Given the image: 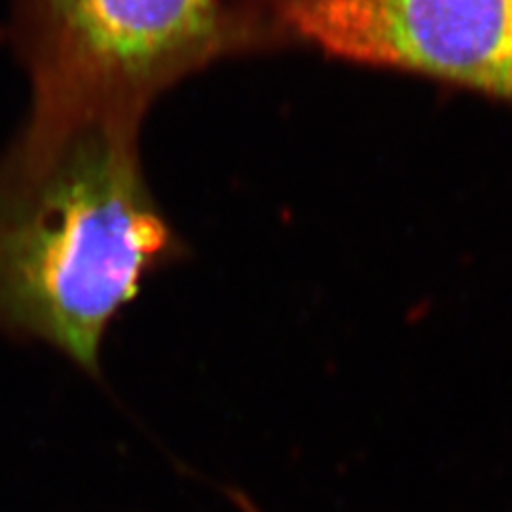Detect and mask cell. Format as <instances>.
<instances>
[{
  "label": "cell",
  "mask_w": 512,
  "mask_h": 512,
  "mask_svg": "<svg viewBox=\"0 0 512 512\" xmlns=\"http://www.w3.org/2000/svg\"><path fill=\"white\" fill-rule=\"evenodd\" d=\"M236 501H238L239 507H241V511L243 512H258L255 507H253V503L247 499V497H243V495H236Z\"/></svg>",
  "instance_id": "cell-4"
},
{
  "label": "cell",
  "mask_w": 512,
  "mask_h": 512,
  "mask_svg": "<svg viewBox=\"0 0 512 512\" xmlns=\"http://www.w3.org/2000/svg\"><path fill=\"white\" fill-rule=\"evenodd\" d=\"M217 0H12L33 110L137 116L215 31Z\"/></svg>",
  "instance_id": "cell-2"
},
{
  "label": "cell",
  "mask_w": 512,
  "mask_h": 512,
  "mask_svg": "<svg viewBox=\"0 0 512 512\" xmlns=\"http://www.w3.org/2000/svg\"><path fill=\"white\" fill-rule=\"evenodd\" d=\"M279 14L330 54L512 99V0H281Z\"/></svg>",
  "instance_id": "cell-3"
},
{
  "label": "cell",
  "mask_w": 512,
  "mask_h": 512,
  "mask_svg": "<svg viewBox=\"0 0 512 512\" xmlns=\"http://www.w3.org/2000/svg\"><path fill=\"white\" fill-rule=\"evenodd\" d=\"M137 128L128 114L31 109L0 158V332L95 378L112 321L175 251Z\"/></svg>",
  "instance_id": "cell-1"
}]
</instances>
